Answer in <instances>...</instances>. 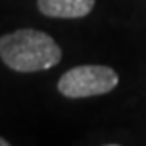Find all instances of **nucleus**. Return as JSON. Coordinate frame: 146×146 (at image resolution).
<instances>
[{
	"instance_id": "f257e3e1",
	"label": "nucleus",
	"mask_w": 146,
	"mask_h": 146,
	"mask_svg": "<svg viewBox=\"0 0 146 146\" xmlns=\"http://www.w3.org/2000/svg\"><path fill=\"white\" fill-rule=\"evenodd\" d=\"M0 58L16 72H37L56 65L62 60V49L48 34L21 28L0 37Z\"/></svg>"
},
{
	"instance_id": "f03ea898",
	"label": "nucleus",
	"mask_w": 146,
	"mask_h": 146,
	"mask_svg": "<svg viewBox=\"0 0 146 146\" xmlns=\"http://www.w3.org/2000/svg\"><path fill=\"white\" fill-rule=\"evenodd\" d=\"M118 85V74L108 65H79L67 70L58 81V90L69 99L104 95Z\"/></svg>"
},
{
	"instance_id": "7ed1b4c3",
	"label": "nucleus",
	"mask_w": 146,
	"mask_h": 146,
	"mask_svg": "<svg viewBox=\"0 0 146 146\" xmlns=\"http://www.w3.org/2000/svg\"><path fill=\"white\" fill-rule=\"evenodd\" d=\"M95 0H37V7L49 18H83L92 13Z\"/></svg>"
},
{
	"instance_id": "20e7f679",
	"label": "nucleus",
	"mask_w": 146,
	"mask_h": 146,
	"mask_svg": "<svg viewBox=\"0 0 146 146\" xmlns=\"http://www.w3.org/2000/svg\"><path fill=\"white\" fill-rule=\"evenodd\" d=\"M0 146H9V141L4 139V137H0Z\"/></svg>"
}]
</instances>
